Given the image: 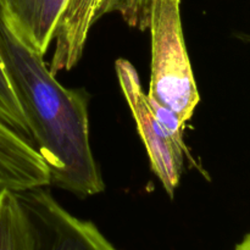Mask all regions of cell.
<instances>
[{"label": "cell", "instance_id": "6da1fadb", "mask_svg": "<svg viewBox=\"0 0 250 250\" xmlns=\"http://www.w3.org/2000/svg\"><path fill=\"white\" fill-rule=\"evenodd\" d=\"M0 56L51 183L81 198L105 185L89 141L88 97L61 85L44 56L27 45L0 12Z\"/></svg>", "mask_w": 250, "mask_h": 250}, {"label": "cell", "instance_id": "7a4b0ae2", "mask_svg": "<svg viewBox=\"0 0 250 250\" xmlns=\"http://www.w3.org/2000/svg\"><path fill=\"white\" fill-rule=\"evenodd\" d=\"M148 29L151 36L148 97L187 122L200 102L188 58L181 19V0H153Z\"/></svg>", "mask_w": 250, "mask_h": 250}, {"label": "cell", "instance_id": "3957f363", "mask_svg": "<svg viewBox=\"0 0 250 250\" xmlns=\"http://www.w3.org/2000/svg\"><path fill=\"white\" fill-rule=\"evenodd\" d=\"M153 0H68L55 31L49 70L54 76L80 62L89 31L104 15L116 12L128 26L148 29Z\"/></svg>", "mask_w": 250, "mask_h": 250}, {"label": "cell", "instance_id": "277c9868", "mask_svg": "<svg viewBox=\"0 0 250 250\" xmlns=\"http://www.w3.org/2000/svg\"><path fill=\"white\" fill-rule=\"evenodd\" d=\"M16 194L31 224L34 250H117L95 225L70 214L44 187Z\"/></svg>", "mask_w": 250, "mask_h": 250}, {"label": "cell", "instance_id": "5b68a950", "mask_svg": "<svg viewBox=\"0 0 250 250\" xmlns=\"http://www.w3.org/2000/svg\"><path fill=\"white\" fill-rule=\"evenodd\" d=\"M115 68L120 87L131 110L139 136L146 146L151 168L163 183L166 193L173 198L185 170V164L188 161L187 156L176 146L170 134L154 115L148 94L142 88L134 66L125 59H119Z\"/></svg>", "mask_w": 250, "mask_h": 250}, {"label": "cell", "instance_id": "8992f818", "mask_svg": "<svg viewBox=\"0 0 250 250\" xmlns=\"http://www.w3.org/2000/svg\"><path fill=\"white\" fill-rule=\"evenodd\" d=\"M49 185L50 171L38 150L0 121V189L22 192Z\"/></svg>", "mask_w": 250, "mask_h": 250}, {"label": "cell", "instance_id": "52a82bcc", "mask_svg": "<svg viewBox=\"0 0 250 250\" xmlns=\"http://www.w3.org/2000/svg\"><path fill=\"white\" fill-rule=\"evenodd\" d=\"M68 0H2L0 12L20 38L45 55Z\"/></svg>", "mask_w": 250, "mask_h": 250}, {"label": "cell", "instance_id": "ba28073f", "mask_svg": "<svg viewBox=\"0 0 250 250\" xmlns=\"http://www.w3.org/2000/svg\"><path fill=\"white\" fill-rule=\"evenodd\" d=\"M0 250H34L28 216L16 192L0 189Z\"/></svg>", "mask_w": 250, "mask_h": 250}, {"label": "cell", "instance_id": "9c48e42d", "mask_svg": "<svg viewBox=\"0 0 250 250\" xmlns=\"http://www.w3.org/2000/svg\"><path fill=\"white\" fill-rule=\"evenodd\" d=\"M0 121L32 143L31 132L0 56Z\"/></svg>", "mask_w": 250, "mask_h": 250}, {"label": "cell", "instance_id": "30bf717a", "mask_svg": "<svg viewBox=\"0 0 250 250\" xmlns=\"http://www.w3.org/2000/svg\"><path fill=\"white\" fill-rule=\"evenodd\" d=\"M234 250H250V232L236 246Z\"/></svg>", "mask_w": 250, "mask_h": 250}, {"label": "cell", "instance_id": "8fae6325", "mask_svg": "<svg viewBox=\"0 0 250 250\" xmlns=\"http://www.w3.org/2000/svg\"><path fill=\"white\" fill-rule=\"evenodd\" d=\"M237 38L241 39L242 42H244L246 44L250 45V34L249 33H238L237 34Z\"/></svg>", "mask_w": 250, "mask_h": 250}, {"label": "cell", "instance_id": "7c38bea8", "mask_svg": "<svg viewBox=\"0 0 250 250\" xmlns=\"http://www.w3.org/2000/svg\"><path fill=\"white\" fill-rule=\"evenodd\" d=\"M2 1V0H0V2H1Z\"/></svg>", "mask_w": 250, "mask_h": 250}]
</instances>
